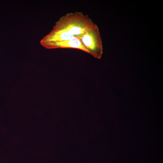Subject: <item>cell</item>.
Returning a JSON list of instances; mask_svg holds the SVG:
<instances>
[{
	"instance_id": "obj_1",
	"label": "cell",
	"mask_w": 163,
	"mask_h": 163,
	"mask_svg": "<svg viewBox=\"0 0 163 163\" xmlns=\"http://www.w3.org/2000/svg\"><path fill=\"white\" fill-rule=\"evenodd\" d=\"M97 27L88 15L76 12L67 13L62 16L56 23L52 30L67 32L78 37Z\"/></svg>"
},
{
	"instance_id": "obj_2",
	"label": "cell",
	"mask_w": 163,
	"mask_h": 163,
	"mask_svg": "<svg viewBox=\"0 0 163 163\" xmlns=\"http://www.w3.org/2000/svg\"><path fill=\"white\" fill-rule=\"evenodd\" d=\"M89 51V54L100 59L103 52L101 35L97 27L87 30L78 37Z\"/></svg>"
},
{
	"instance_id": "obj_3",
	"label": "cell",
	"mask_w": 163,
	"mask_h": 163,
	"mask_svg": "<svg viewBox=\"0 0 163 163\" xmlns=\"http://www.w3.org/2000/svg\"><path fill=\"white\" fill-rule=\"evenodd\" d=\"M47 49L72 48L82 50L89 53V51L78 37L61 42L50 43L42 45Z\"/></svg>"
}]
</instances>
